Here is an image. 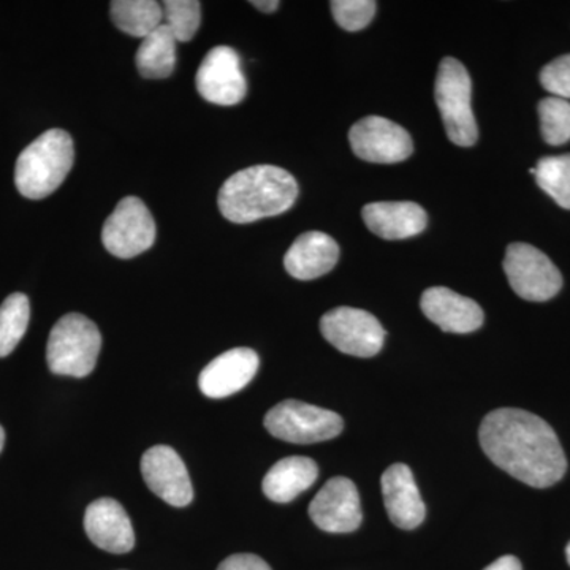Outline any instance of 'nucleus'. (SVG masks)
<instances>
[{
    "label": "nucleus",
    "instance_id": "nucleus-1",
    "mask_svg": "<svg viewBox=\"0 0 570 570\" xmlns=\"http://www.w3.org/2000/svg\"><path fill=\"white\" fill-rule=\"evenodd\" d=\"M479 441L498 468L534 489H549L568 471L553 428L531 412L498 409L482 420Z\"/></svg>",
    "mask_w": 570,
    "mask_h": 570
},
{
    "label": "nucleus",
    "instance_id": "nucleus-2",
    "mask_svg": "<svg viewBox=\"0 0 570 570\" xmlns=\"http://www.w3.org/2000/svg\"><path fill=\"white\" fill-rule=\"evenodd\" d=\"M296 197L298 184L288 171L275 165H255L223 184L217 205L230 223L250 224L287 212Z\"/></svg>",
    "mask_w": 570,
    "mask_h": 570
},
{
    "label": "nucleus",
    "instance_id": "nucleus-3",
    "mask_svg": "<svg viewBox=\"0 0 570 570\" xmlns=\"http://www.w3.org/2000/svg\"><path fill=\"white\" fill-rule=\"evenodd\" d=\"M73 163L75 146L70 135L61 129L47 130L18 157L17 189L31 200L50 197L70 174Z\"/></svg>",
    "mask_w": 570,
    "mask_h": 570
},
{
    "label": "nucleus",
    "instance_id": "nucleus-4",
    "mask_svg": "<svg viewBox=\"0 0 570 570\" xmlns=\"http://www.w3.org/2000/svg\"><path fill=\"white\" fill-rule=\"evenodd\" d=\"M102 335L91 318L70 313L56 322L48 337L47 362L58 376L86 377L97 365Z\"/></svg>",
    "mask_w": 570,
    "mask_h": 570
},
{
    "label": "nucleus",
    "instance_id": "nucleus-5",
    "mask_svg": "<svg viewBox=\"0 0 570 570\" xmlns=\"http://www.w3.org/2000/svg\"><path fill=\"white\" fill-rule=\"evenodd\" d=\"M472 81L466 67L455 58L439 63L434 99L450 141L456 146H474L479 127L471 107Z\"/></svg>",
    "mask_w": 570,
    "mask_h": 570
},
{
    "label": "nucleus",
    "instance_id": "nucleus-6",
    "mask_svg": "<svg viewBox=\"0 0 570 570\" xmlns=\"http://www.w3.org/2000/svg\"><path fill=\"white\" fill-rule=\"evenodd\" d=\"M265 428L272 436L292 444H314L340 436L344 422L336 412L285 400L265 415Z\"/></svg>",
    "mask_w": 570,
    "mask_h": 570
},
{
    "label": "nucleus",
    "instance_id": "nucleus-7",
    "mask_svg": "<svg viewBox=\"0 0 570 570\" xmlns=\"http://www.w3.org/2000/svg\"><path fill=\"white\" fill-rule=\"evenodd\" d=\"M504 272L510 287L527 302H549L560 294L562 276L538 247L513 243L505 250Z\"/></svg>",
    "mask_w": 570,
    "mask_h": 570
},
{
    "label": "nucleus",
    "instance_id": "nucleus-8",
    "mask_svg": "<svg viewBox=\"0 0 570 570\" xmlns=\"http://www.w3.org/2000/svg\"><path fill=\"white\" fill-rule=\"evenodd\" d=\"M156 242V223L148 206L138 197H126L105 220V249L118 258H134L151 249Z\"/></svg>",
    "mask_w": 570,
    "mask_h": 570
},
{
    "label": "nucleus",
    "instance_id": "nucleus-9",
    "mask_svg": "<svg viewBox=\"0 0 570 570\" xmlns=\"http://www.w3.org/2000/svg\"><path fill=\"white\" fill-rule=\"evenodd\" d=\"M321 332L343 354L370 358L384 346L385 330L373 314L355 307H336L321 318Z\"/></svg>",
    "mask_w": 570,
    "mask_h": 570
},
{
    "label": "nucleus",
    "instance_id": "nucleus-10",
    "mask_svg": "<svg viewBox=\"0 0 570 570\" xmlns=\"http://www.w3.org/2000/svg\"><path fill=\"white\" fill-rule=\"evenodd\" d=\"M348 141L355 156L366 163H403L414 153V141L407 130L381 116L360 119L352 126Z\"/></svg>",
    "mask_w": 570,
    "mask_h": 570
},
{
    "label": "nucleus",
    "instance_id": "nucleus-11",
    "mask_svg": "<svg viewBox=\"0 0 570 570\" xmlns=\"http://www.w3.org/2000/svg\"><path fill=\"white\" fill-rule=\"evenodd\" d=\"M195 85L206 102L220 107H234L243 102L247 82L238 52L224 45L213 48L198 67Z\"/></svg>",
    "mask_w": 570,
    "mask_h": 570
},
{
    "label": "nucleus",
    "instance_id": "nucleus-12",
    "mask_svg": "<svg viewBox=\"0 0 570 570\" xmlns=\"http://www.w3.org/2000/svg\"><path fill=\"white\" fill-rule=\"evenodd\" d=\"M141 474L148 489L167 504L186 508L193 502V482L186 464L168 445L146 450L141 459Z\"/></svg>",
    "mask_w": 570,
    "mask_h": 570
},
{
    "label": "nucleus",
    "instance_id": "nucleus-13",
    "mask_svg": "<svg viewBox=\"0 0 570 570\" xmlns=\"http://www.w3.org/2000/svg\"><path fill=\"white\" fill-rule=\"evenodd\" d=\"M309 517L322 531L340 534L358 530L363 513L355 483L346 478L330 479L311 502Z\"/></svg>",
    "mask_w": 570,
    "mask_h": 570
},
{
    "label": "nucleus",
    "instance_id": "nucleus-14",
    "mask_svg": "<svg viewBox=\"0 0 570 570\" xmlns=\"http://www.w3.org/2000/svg\"><path fill=\"white\" fill-rule=\"evenodd\" d=\"M258 355L253 348L236 347L216 356L198 377L202 393L213 400L235 395L253 381L258 370Z\"/></svg>",
    "mask_w": 570,
    "mask_h": 570
},
{
    "label": "nucleus",
    "instance_id": "nucleus-15",
    "mask_svg": "<svg viewBox=\"0 0 570 570\" xmlns=\"http://www.w3.org/2000/svg\"><path fill=\"white\" fill-rule=\"evenodd\" d=\"M85 531L94 546L108 553L124 554L134 550L132 521L115 499H97L86 509Z\"/></svg>",
    "mask_w": 570,
    "mask_h": 570
},
{
    "label": "nucleus",
    "instance_id": "nucleus-16",
    "mask_svg": "<svg viewBox=\"0 0 570 570\" xmlns=\"http://www.w3.org/2000/svg\"><path fill=\"white\" fill-rule=\"evenodd\" d=\"M423 314L436 324L442 332L466 335L483 325L482 307L474 302L450 291L448 287H431L420 299Z\"/></svg>",
    "mask_w": 570,
    "mask_h": 570
},
{
    "label": "nucleus",
    "instance_id": "nucleus-17",
    "mask_svg": "<svg viewBox=\"0 0 570 570\" xmlns=\"http://www.w3.org/2000/svg\"><path fill=\"white\" fill-rule=\"evenodd\" d=\"M382 494L389 519L401 530H415L426 515L414 474L406 464H392L382 475Z\"/></svg>",
    "mask_w": 570,
    "mask_h": 570
},
{
    "label": "nucleus",
    "instance_id": "nucleus-18",
    "mask_svg": "<svg viewBox=\"0 0 570 570\" xmlns=\"http://www.w3.org/2000/svg\"><path fill=\"white\" fill-rule=\"evenodd\" d=\"M340 261V246L332 236L322 232H307L295 239L284 257L288 275L299 281H313L335 268Z\"/></svg>",
    "mask_w": 570,
    "mask_h": 570
},
{
    "label": "nucleus",
    "instance_id": "nucleus-19",
    "mask_svg": "<svg viewBox=\"0 0 570 570\" xmlns=\"http://www.w3.org/2000/svg\"><path fill=\"white\" fill-rule=\"evenodd\" d=\"M363 220L374 235L384 239H406L422 234L428 216L414 202H376L363 208Z\"/></svg>",
    "mask_w": 570,
    "mask_h": 570
},
{
    "label": "nucleus",
    "instance_id": "nucleus-20",
    "mask_svg": "<svg viewBox=\"0 0 570 570\" xmlns=\"http://www.w3.org/2000/svg\"><path fill=\"white\" fill-rule=\"evenodd\" d=\"M318 468L316 461L307 456H288L277 461L275 466L266 472L262 489L265 497L273 502L294 501L296 497L311 489L316 482Z\"/></svg>",
    "mask_w": 570,
    "mask_h": 570
},
{
    "label": "nucleus",
    "instance_id": "nucleus-21",
    "mask_svg": "<svg viewBox=\"0 0 570 570\" xmlns=\"http://www.w3.org/2000/svg\"><path fill=\"white\" fill-rule=\"evenodd\" d=\"M176 43L174 32L165 24L146 36L135 56L141 77L148 80L170 77L176 67Z\"/></svg>",
    "mask_w": 570,
    "mask_h": 570
},
{
    "label": "nucleus",
    "instance_id": "nucleus-22",
    "mask_svg": "<svg viewBox=\"0 0 570 570\" xmlns=\"http://www.w3.org/2000/svg\"><path fill=\"white\" fill-rule=\"evenodd\" d=\"M110 7L116 28L129 36L145 39L164 24L163 6L156 0H115Z\"/></svg>",
    "mask_w": 570,
    "mask_h": 570
},
{
    "label": "nucleus",
    "instance_id": "nucleus-23",
    "mask_svg": "<svg viewBox=\"0 0 570 570\" xmlns=\"http://www.w3.org/2000/svg\"><path fill=\"white\" fill-rule=\"evenodd\" d=\"M31 303L24 294L7 296L0 306V358L10 355L28 332Z\"/></svg>",
    "mask_w": 570,
    "mask_h": 570
},
{
    "label": "nucleus",
    "instance_id": "nucleus-24",
    "mask_svg": "<svg viewBox=\"0 0 570 570\" xmlns=\"http://www.w3.org/2000/svg\"><path fill=\"white\" fill-rule=\"evenodd\" d=\"M531 174L543 193L561 208L570 209V154L542 157L535 168H531Z\"/></svg>",
    "mask_w": 570,
    "mask_h": 570
},
{
    "label": "nucleus",
    "instance_id": "nucleus-25",
    "mask_svg": "<svg viewBox=\"0 0 570 570\" xmlns=\"http://www.w3.org/2000/svg\"><path fill=\"white\" fill-rule=\"evenodd\" d=\"M540 130L546 142L561 146L570 141V102L560 97H547L540 100Z\"/></svg>",
    "mask_w": 570,
    "mask_h": 570
},
{
    "label": "nucleus",
    "instance_id": "nucleus-26",
    "mask_svg": "<svg viewBox=\"0 0 570 570\" xmlns=\"http://www.w3.org/2000/svg\"><path fill=\"white\" fill-rule=\"evenodd\" d=\"M164 24L174 32L176 40L190 41L202 24V6L197 0H165Z\"/></svg>",
    "mask_w": 570,
    "mask_h": 570
},
{
    "label": "nucleus",
    "instance_id": "nucleus-27",
    "mask_svg": "<svg viewBox=\"0 0 570 570\" xmlns=\"http://www.w3.org/2000/svg\"><path fill=\"white\" fill-rule=\"evenodd\" d=\"M330 7L333 18L344 31L358 32L373 21L377 3L374 0H333Z\"/></svg>",
    "mask_w": 570,
    "mask_h": 570
},
{
    "label": "nucleus",
    "instance_id": "nucleus-28",
    "mask_svg": "<svg viewBox=\"0 0 570 570\" xmlns=\"http://www.w3.org/2000/svg\"><path fill=\"white\" fill-rule=\"evenodd\" d=\"M540 85L551 97L570 100V55L547 63L540 71Z\"/></svg>",
    "mask_w": 570,
    "mask_h": 570
},
{
    "label": "nucleus",
    "instance_id": "nucleus-29",
    "mask_svg": "<svg viewBox=\"0 0 570 570\" xmlns=\"http://www.w3.org/2000/svg\"><path fill=\"white\" fill-rule=\"evenodd\" d=\"M217 570H272V568L257 554L238 553L220 562Z\"/></svg>",
    "mask_w": 570,
    "mask_h": 570
},
{
    "label": "nucleus",
    "instance_id": "nucleus-30",
    "mask_svg": "<svg viewBox=\"0 0 570 570\" xmlns=\"http://www.w3.org/2000/svg\"><path fill=\"white\" fill-rule=\"evenodd\" d=\"M483 570H523V568H521L519 558L510 557V554H508V557H502L499 558V560L491 562L489 568Z\"/></svg>",
    "mask_w": 570,
    "mask_h": 570
},
{
    "label": "nucleus",
    "instance_id": "nucleus-31",
    "mask_svg": "<svg viewBox=\"0 0 570 570\" xmlns=\"http://www.w3.org/2000/svg\"><path fill=\"white\" fill-rule=\"evenodd\" d=\"M250 6L264 11V13H273V11L279 9L281 3L277 0H254V2H250Z\"/></svg>",
    "mask_w": 570,
    "mask_h": 570
},
{
    "label": "nucleus",
    "instance_id": "nucleus-32",
    "mask_svg": "<svg viewBox=\"0 0 570 570\" xmlns=\"http://www.w3.org/2000/svg\"><path fill=\"white\" fill-rule=\"evenodd\" d=\"M3 444H6V431L0 426V452H2Z\"/></svg>",
    "mask_w": 570,
    "mask_h": 570
},
{
    "label": "nucleus",
    "instance_id": "nucleus-33",
    "mask_svg": "<svg viewBox=\"0 0 570 570\" xmlns=\"http://www.w3.org/2000/svg\"><path fill=\"white\" fill-rule=\"evenodd\" d=\"M566 557H568V562L570 566V542L568 543V547H566Z\"/></svg>",
    "mask_w": 570,
    "mask_h": 570
}]
</instances>
